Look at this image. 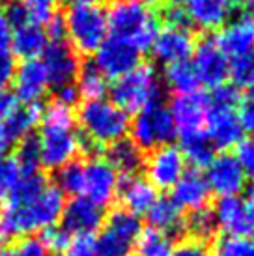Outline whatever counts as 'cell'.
Returning <instances> with one entry per match:
<instances>
[{"label":"cell","instance_id":"47","mask_svg":"<svg viewBox=\"0 0 254 256\" xmlns=\"http://www.w3.org/2000/svg\"><path fill=\"white\" fill-rule=\"evenodd\" d=\"M54 100L64 103V105H68V107H73L77 105L78 98H80V94H78L77 86L75 82H71V84H66V86H60V88H54Z\"/></svg>","mask_w":254,"mask_h":256},{"label":"cell","instance_id":"48","mask_svg":"<svg viewBox=\"0 0 254 256\" xmlns=\"http://www.w3.org/2000/svg\"><path fill=\"white\" fill-rule=\"evenodd\" d=\"M17 105H19V101L15 100L14 92L8 88H2L0 90V124L8 120V116L14 112Z\"/></svg>","mask_w":254,"mask_h":256},{"label":"cell","instance_id":"19","mask_svg":"<svg viewBox=\"0 0 254 256\" xmlns=\"http://www.w3.org/2000/svg\"><path fill=\"white\" fill-rule=\"evenodd\" d=\"M105 212L84 196H75L64 206L60 226L71 236H94L103 226Z\"/></svg>","mask_w":254,"mask_h":256},{"label":"cell","instance_id":"37","mask_svg":"<svg viewBox=\"0 0 254 256\" xmlns=\"http://www.w3.org/2000/svg\"><path fill=\"white\" fill-rule=\"evenodd\" d=\"M212 256H254V238L222 236L213 245Z\"/></svg>","mask_w":254,"mask_h":256},{"label":"cell","instance_id":"10","mask_svg":"<svg viewBox=\"0 0 254 256\" xmlns=\"http://www.w3.org/2000/svg\"><path fill=\"white\" fill-rule=\"evenodd\" d=\"M92 62L106 80H116L140 66V50L118 38L108 36L94 52Z\"/></svg>","mask_w":254,"mask_h":256},{"label":"cell","instance_id":"45","mask_svg":"<svg viewBox=\"0 0 254 256\" xmlns=\"http://www.w3.org/2000/svg\"><path fill=\"white\" fill-rule=\"evenodd\" d=\"M236 148H238V156H236V159H238L240 164L243 166L245 174L254 180V138L241 140Z\"/></svg>","mask_w":254,"mask_h":256},{"label":"cell","instance_id":"52","mask_svg":"<svg viewBox=\"0 0 254 256\" xmlns=\"http://www.w3.org/2000/svg\"><path fill=\"white\" fill-rule=\"evenodd\" d=\"M146 6H164V4H168L170 0H142ZM178 2H182V0H178Z\"/></svg>","mask_w":254,"mask_h":256},{"label":"cell","instance_id":"15","mask_svg":"<svg viewBox=\"0 0 254 256\" xmlns=\"http://www.w3.org/2000/svg\"><path fill=\"white\" fill-rule=\"evenodd\" d=\"M215 226L222 228L226 236L254 238V202L240 196L219 198L213 208Z\"/></svg>","mask_w":254,"mask_h":256},{"label":"cell","instance_id":"41","mask_svg":"<svg viewBox=\"0 0 254 256\" xmlns=\"http://www.w3.org/2000/svg\"><path fill=\"white\" fill-rule=\"evenodd\" d=\"M241 100L240 90L234 84H220L217 88H213V94L210 98V103L213 107H228V108H236L238 103Z\"/></svg>","mask_w":254,"mask_h":256},{"label":"cell","instance_id":"8","mask_svg":"<svg viewBox=\"0 0 254 256\" xmlns=\"http://www.w3.org/2000/svg\"><path fill=\"white\" fill-rule=\"evenodd\" d=\"M129 129L133 136L131 140L142 152L144 150L152 152L161 146H166L176 136V128H174L170 110L162 103H154L134 114L133 122H129Z\"/></svg>","mask_w":254,"mask_h":256},{"label":"cell","instance_id":"20","mask_svg":"<svg viewBox=\"0 0 254 256\" xmlns=\"http://www.w3.org/2000/svg\"><path fill=\"white\" fill-rule=\"evenodd\" d=\"M204 135L215 150L228 152L230 148H236L243 140V129L240 126L236 108L212 105L206 118Z\"/></svg>","mask_w":254,"mask_h":256},{"label":"cell","instance_id":"1","mask_svg":"<svg viewBox=\"0 0 254 256\" xmlns=\"http://www.w3.org/2000/svg\"><path fill=\"white\" fill-rule=\"evenodd\" d=\"M66 196L42 172L22 174L14 194L0 204V242H15L56 226Z\"/></svg>","mask_w":254,"mask_h":256},{"label":"cell","instance_id":"26","mask_svg":"<svg viewBox=\"0 0 254 256\" xmlns=\"http://www.w3.org/2000/svg\"><path fill=\"white\" fill-rule=\"evenodd\" d=\"M105 159L122 178L138 174V170L144 166V154H142V150L133 140H127V138H122L118 142L110 144L106 148Z\"/></svg>","mask_w":254,"mask_h":256},{"label":"cell","instance_id":"40","mask_svg":"<svg viewBox=\"0 0 254 256\" xmlns=\"http://www.w3.org/2000/svg\"><path fill=\"white\" fill-rule=\"evenodd\" d=\"M40 238H42L45 249L49 250V252H56V254L66 252L68 247H70V242H71V236L68 234L60 224H56V226H52V228H49V230L42 232Z\"/></svg>","mask_w":254,"mask_h":256},{"label":"cell","instance_id":"51","mask_svg":"<svg viewBox=\"0 0 254 256\" xmlns=\"http://www.w3.org/2000/svg\"><path fill=\"white\" fill-rule=\"evenodd\" d=\"M0 256H26V254H24V252L19 249V245L15 243L14 247H10V249H6V250H0Z\"/></svg>","mask_w":254,"mask_h":256},{"label":"cell","instance_id":"22","mask_svg":"<svg viewBox=\"0 0 254 256\" xmlns=\"http://www.w3.org/2000/svg\"><path fill=\"white\" fill-rule=\"evenodd\" d=\"M180 6L189 26L204 32L219 30L232 15V4L228 0H182Z\"/></svg>","mask_w":254,"mask_h":256},{"label":"cell","instance_id":"44","mask_svg":"<svg viewBox=\"0 0 254 256\" xmlns=\"http://www.w3.org/2000/svg\"><path fill=\"white\" fill-rule=\"evenodd\" d=\"M66 256H96V236H75V238H71Z\"/></svg>","mask_w":254,"mask_h":256},{"label":"cell","instance_id":"55","mask_svg":"<svg viewBox=\"0 0 254 256\" xmlns=\"http://www.w3.org/2000/svg\"><path fill=\"white\" fill-rule=\"evenodd\" d=\"M19 0H0V6H10V4H15Z\"/></svg>","mask_w":254,"mask_h":256},{"label":"cell","instance_id":"43","mask_svg":"<svg viewBox=\"0 0 254 256\" xmlns=\"http://www.w3.org/2000/svg\"><path fill=\"white\" fill-rule=\"evenodd\" d=\"M170 256H212V249L202 240L187 238L182 243L174 245Z\"/></svg>","mask_w":254,"mask_h":256},{"label":"cell","instance_id":"14","mask_svg":"<svg viewBox=\"0 0 254 256\" xmlns=\"http://www.w3.org/2000/svg\"><path fill=\"white\" fill-rule=\"evenodd\" d=\"M210 96L204 92H190L184 96H176L170 105V116L174 122L178 136L202 133L206 126V118L210 112Z\"/></svg>","mask_w":254,"mask_h":256},{"label":"cell","instance_id":"30","mask_svg":"<svg viewBox=\"0 0 254 256\" xmlns=\"http://www.w3.org/2000/svg\"><path fill=\"white\" fill-rule=\"evenodd\" d=\"M134 249H136V256H170L174 243H172V236H168L166 232L148 226L140 232L134 243Z\"/></svg>","mask_w":254,"mask_h":256},{"label":"cell","instance_id":"7","mask_svg":"<svg viewBox=\"0 0 254 256\" xmlns=\"http://www.w3.org/2000/svg\"><path fill=\"white\" fill-rule=\"evenodd\" d=\"M140 232L142 224L136 215L122 208L114 210L96 236V256H131Z\"/></svg>","mask_w":254,"mask_h":256},{"label":"cell","instance_id":"27","mask_svg":"<svg viewBox=\"0 0 254 256\" xmlns=\"http://www.w3.org/2000/svg\"><path fill=\"white\" fill-rule=\"evenodd\" d=\"M40 120H42V107L40 105H22L19 103L15 110L8 120L2 124V128L6 131L8 138L12 144L21 142L22 138L32 136L36 128H40Z\"/></svg>","mask_w":254,"mask_h":256},{"label":"cell","instance_id":"11","mask_svg":"<svg viewBox=\"0 0 254 256\" xmlns=\"http://www.w3.org/2000/svg\"><path fill=\"white\" fill-rule=\"evenodd\" d=\"M185 161L182 150L174 144H166L157 150H152L150 156L144 159L146 180L156 189H172L185 174Z\"/></svg>","mask_w":254,"mask_h":256},{"label":"cell","instance_id":"9","mask_svg":"<svg viewBox=\"0 0 254 256\" xmlns=\"http://www.w3.org/2000/svg\"><path fill=\"white\" fill-rule=\"evenodd\" d=\"M120 176L105 157H90L82 164V194L96 206H110L118 196Z\"/></svg>","mask_w":254,"mask_h":256},{"label":"cell","instance_id":"29","mask_svg":"<svg viewBox=\"0 0 254 256\" xmlns=\"http://www.w3.org/2000/svg\"><path fill=\"white\" fill-rule=\"evenodd\" d=\"M180 142H182V154H184L185 161L190 163L196 168L208 166L212 163V159L215 157V148L212 146V142L208 140V136L202 133H192V135L180 136Z\"/></svg>","mask_w":254,"mask_h":256},{"label":"cell","instance_id":"53","mask_svg":"<svg viewBox=\"0 0 254 256\" xmlns=\"http://www.w3.org/2000/svg\"><path fill=\"white\" fill-rule=\"evenodd\" d=\"M71 4H99L103 0H70Z\"/></svg>","mask_w":254,"mask_h":256},{"label":"cell","instance_id":"32","mask_svg":"<svg viewBox=\"0 0 254 256\" xmlns=\"http://www.w3.org/2000/svg\"><path fill=\"white\" fill-rule=\"evenodd\" d=\"M164 82L172 92L178 96L196 92L200 82L196 78V73L192 70L190 62H182V64H172L164 68Z\"/></svg>","mask_w":254,"mask_h":256},{"label":"cell","instance_id":"34","mask_svg":"<svg viewBox=\"0 0 254 256\" xmlns=\"http://www.w3.org/2000/svg\"><path fill=\"white\" fill-rule=\"evenodd\" d=\"M228 77H232V82L238 90L254 92V50L234 58L228 70Z\"/></svg>","mask_w":254,"mask_h":256},{"label":"cell","instance_id":"3","mask_svg":"<svg viewBox=\"0 0 254 256\" xmlns=\"http://www.w3.org/2000/svg\"><path fill=\"white\" fill-rule=\"evenodd\" d=\"M82 150L108 148L126 138L129 131V116L110 100H86L75 114Z\"/></svg>","mask_w":254,"mask_h":256},{"label":"cell","instance_id":"50","mask_svg":"<svg viewBox=\"0 0 254 256\" xmlns=\"http://www.w3.org/2000/svg\"><path fill=\"white\" fill-rule=\"evenodd\" d=\"M10 146H12V142H10L6 131H4L2 124H0V156H6V152H8V148H10Z\"/></svg>","mask_w":254,"mask_h":256},{"label":"cell","instance_id":"25","mask_svg":"<svg viewBox=\"0 0 254 256\" xmlns=\"http://www.w3.org/2000/svg\"><path fill=\"white\" fill-rule=\"evenodd\" d=\"M49 45V36L43 26L40 24H32V22H24L21 26H15L14 36H12V45H10V52L15 58L24 60H38L42 58Z\"/></svg>","mask_w":254,"mask_h":256},{"label":"cell","instance_id":"46","mask_svg":"<svg viewBox=\"0 0 254 256\" xmlns=\"http://www.w3.org/2000/svg\"><path fill=\"white\" fill-rule=\"evenodd\" d=\"M15 56L10 50H0V90L12 84L15 75Z\"/></svg>","mask_w":254,"mask_h":256},{"label":"cell","instance_id":"23","mask_svg":"<svg viewBox=\"0 0 254 256\" xmlns=\"http://www.w3.org/2000/svg\"><path fill=\"white\" fill-rule=\"evenodd\" d=\"M210 200H212V191L208 187L204 174H200L198 170H185L180 182L172 187V202L182 212L196 214L208 210Z\"/></svg>","mask_w":254,"mask_h":256},{"label":"cell","instance_id":"16","mask_svg":"<svg viewBox=\"0 0 254 256\" xmlns=\"http://www.w3.org/2000/svg\"><path fill=\"white\" fill-rule=\"evenodd\" d=\"M190 58H192L190 66L196 73L200 84L208 86V88H217V86L226 82L230 62L224 56V52L219 49L215 40L206 38L200 43H196Z\"/></svg>","mask_w":254,"mask_h":256},{"label":"cell","instance_id":"17","mask_svg":"<svg viewBox=\"0 0 254 256\" xmlns=\"http://www.w3.org/2000/svg\"><path fill=\"white\" fill-rule=\"evenodd\" d=\"M15 100L22 105H40V101L49 94L50 80L45 72L43 62L38 60H24L15 68V75L12 80Z\"/></svg>","mask_w":254,"mask_h":256},{"label":"cell","instance_id":"28","mask_svg":"<svg viewBox=\"0 0 254 256\" xmlns=\"http://www.w3.org/2000/svg\"><path fill=\"white\" fill-rule=\"evenodd\" d=\"M152 228H157L168 236H176L185 232L184 212L172 202V198H157L156 204L146 214Z\"/></svg>","mask_w":254,"mask_h":256},{"label":"cell","instance_id":"57","mask_svg":"<svg viewBox=\"0 0 254 256\" xmlns=\"http://www.w3.org/2000/svg\"><path fill=\"white\" fill-rule=\"evenodd\" d=\"M228 2H230V4H245L247 0H228Z\"/></svg>","mask_w":254,"mask_h":256},{"label":"cell","instance_id":"21","mask_svg":"<svg viewBox=\"0 0 254 256\" xmlns=\"http://www.w3.org/2000/svg\"><path fill=\"white\" fill-rule=\"evenodd\" d=\"M215 43L224 52L226 58H240L254 50V17L241 14L228 21L219 28Z\"/></svg>","mask_w":254,"mask_h":256},{"label":"cell","instance_id":"35","mask_svg":"<svg viewBox=\"0 0 254 256\" xmlns=\"http://www.w3.org/2000/svg\"><path fill=\"white\" fill-rule=\"evenodd\" d=\"M24 22L45 26L56 15V0H19Z\"/></svg>","mask_w":254,"mask_h":256},{"label":"cell","instance_id":"49","mask_svg":"<svg viewBox=\"0 0 254 256\" xmlns=\"http://www.w3.org/2000/svg\"><path fill=\"white\" fill-rule=\"evenodd\" d=\"M12 36H14V26L8 21L6 12L0 10V50H10Z\"/></svg>","mask_w":254,"mask_h":256},{"label":"cell","instance_id":"13","mask_svg":"<svg viewBox=\"0 0 254 256\" xmlns=\"http://www.w3.org/2000/svg\"><path fill=\"white\" fill-rule=\"evenodd\" d=\"M204 178L210 191L219 194L220 198L238 196L247 185V174L243 166L236 159V156L228 152L213 157L212 163L206 166Z\"/></svg>","mask_w":254,"mask_h":256},{"label":"cell","instance_id":"56","mask_svg":"<svg viewBox=\"0 0 254 256\" xmlns=\"http://www.w3.org/2000/svg\"><path fill=\"white\" fill-rule=\"evenodd\" d=\"M247 2H248V12H250L248 15H252L254 17V0H247Z\"/></svg>","mask_w":254,"mask_h":256},{"label":"cell","instance_id":"2","mask_svg":"<svg viewBox=\"0 0 254 256\" xmlns=\"http://www.w3.org/2000/svg\"><path fill=\"white\" fill-rule=\"evenodd\" d=\"M40 148V163L47 170L62 168L75 161L82 152V140L77 131L75 108L52 100L42 108L40 133L36 136Z\"/></svg>","mask_w":254,"mask_h":256},{"label":"cell","instance_id":"38","mask_svg":"<svg viewBox=\"0 0 254 256\" xmlns=\"http://www.w3.org/2000/svg\"><path fill=\"white\" fill-rule=\"evenodd\" d=\"M15 161L21 166L22 174H34V172H40V148H38V140L36 136H26L22 138L21 142H17V148H15Z\"/></svg>","mask_w":254,"mask_h":256},{"label":"cell","instance_id":"36","mask_svg":"<svg viewBox=\"0 0 254 256\" xmlns=\"http://www.w3.org/2000/svg\"><path fill=\"white\" fill-rule=\"evenodd\" d=\"M22 178L21 166L14 156H0V202H6Z\"/></svg>","mask_w":254,"mask_h":256},{"label":"cell","instance_id":"5","mask_svg":"<svg viewBox=\"0 0 254 256\" xmlns=\"http://www.w3.org/2000/svg\"><path fill=\"white\" fill-rule=\"evenodd\" d=\"M62 19L66 42L77 54H94L108 38L106 10L99 4H71Z\"/></svg>","mask_w":254,"mask_h":256},{"label":"cell","instance_id":"12","mask_svg":"<svg viewBox=\"0 0 254 256\" xmlns=\"http://www.w3.org/2000/svg\"><path fill=\"white\" fill-rule=\"evenodd\" d=\"M194 47H196V40L192 36L190 28L166 24L159 28L150 49H152L156 62L166 68L172 64L189 62V58L194 52Z\"/></svg>","mask_w":254,"mask_h":256},{"label":"cell","instance_id":"18","mask_svg":"<svg viewBox=\"0 0 254 256\" xmlns=\"http://www.w3.org/2000/svg\"><path fill=\"white\" fill-rule=\"evenodd\" d=\"M40 60L43 62L45 72L49 75L50 88H60V86L75 82L80 70L78 54L66 40L49 42Z\"/></svg>","mask_w":254,"mask_h":256},{"label":"cell","instance_id":"24","mask_svg":"<svg viewBox=\"0 0 254 256\" xmlns=\"http://www.w3.org/2000/svg\"><path fill=\"white\" fill-rule=\"evenodd\" d=\"M118 196H120L122 202V210L136 215V217L148 214L150 208L154 206L156 200L159 198L156 187L138 174L120 180Z\"/></svg>","mask_w":254,"mask_h":256},{"label":"cell","instance_id":"31","mask_svg":"<svg viewBox=\"0 0 254 256\" xmlns=\"http://www.w3.org/2000/svg\"><path fill=\"white\" fill-rule=\"evenodd\" d=\"M75 86H77L78 94L86 100H101V98H105L106 90H108L106 78L99 73L94 62L80 64L78 75L75 78Z\"/></svg>","mask_w":254,"mask_h":256},{"label":"cell","instance_id":"6","mask_svg":"<svg viewBox=\"0 0 254 256\" xmlns=\"http://www.w3.org/2000/svg\"><path fill=\"white\" fill-rule=\"evenodd\" d=\"M110 96H112L110 101L124 112L136 114L154 103H161V78L154 66L140 64L133 72L114 80Z\"/></svg>","mask_w":254,"mask_h":256},{"label":"cell","instance_id":"39","mask_svg":"<svg viewBox=\"0 0 254 256\" xmlns=\"http://www.w3.org/2000/svg\"><path fill=\"white\" fill-rule=\"evenodd\" d=\"M215 228V220H213V214L210 210H202V212H196V214H190L187 219H185V230L192 234V238L196 240H202L204 242L206 238H210Z\"/></svg>","mask_w":254,"mask_h":256},{"label":"cell","instance_id":"42","mask_svg":"<svg viewBox=\"0 0 254 256\" xmlns=\"http://www.w3.org/2000/svg\"><path fill=\"white\" fill-rule=\"evenodd\" d=\"M236 108L243 135H254V92H248L245 98H241Z\"/></svg>","mask_w":254,"mask_h":256},{"label":"cell","instance_id":"4","mask_svg":"<svg viewBox=\"0 0 254 256\" xmlns=\"http://www.w3.org/2000/svg\"><path fill=\"white\" fill-rule=\"evenodd\" d=\"M108 34L133 45L134 49L148 50L159 32V21L154 10L142 0H114L106 12Z\"/></svg>","mask_w":254,"mask_h":256},{"label":"cell","instance_id":"58","mask_svg":"<svg viewBox=\"0 0 254 256\" xmlns=\"http://www.w3.org/2000/svg\"><path fill=\"white\" fill-rule=\"evenodd\" d=\"M49 256H50V254H49Z\"/></svg>","mask_w":254,"mask_h":256},{"label":"cell","instance_id":"54","mask_svg":"<svg viewBox=\"0 0 254 256\" xmlns=\"http://www.w3.org/2000/svg\"><path fill=\"white\" fill-rule=\"evenodd\" d=\"M248 200H250V202H254V184L248 187Z\"/></svg>","mask_w":254,"mask_h":256},{"label":"cell","instance_id":"33","mask_svg":"<svg viewBox=\"0 0 254 256\" xmlns=\"http://www.w3.org/2000/svg\"><path fill=\"white\" fill-rule=\"evenodd\" d=\"M54 185L64 196H80L82 194V163L77 159L71 163L64 164L62 168L54 172Z\"/></svg>","mask_w":254,"mask_h":256}]
</instances>
